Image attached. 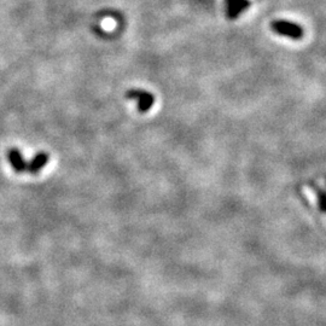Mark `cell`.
<instances>
[{
	"label": "cell",
	"instance_id": "cell-3",
	"mask_svg": "<svg viewBox=\"0 0 326 326\" xmlns=\"http://www.w3.org/2000/svg\"><path fill=\"white\" fill-rule=\"evenodd\" d=\"M8 160L15 172H27V166H28V163L25 162L21 153H19L17 149H11L8 151Z\"/></svg>",
	"mask_w": 326,
	"mask_h": 326
},
{
	"label": "cell",
	"instance_id": "cell-2",
	"mask_svg": "<svg viewBox=\"0 0 326 326\" xmlns=\"http://www.w3.org/2000/svg\"><path fill=\"white\" fill-rule=\"evenodd\" d=\"M127 98L134 99L138 102V110L140 113H146L147 110L151 109V106L154 105L155 98L154 96L145 91H139V90H132L127 93Z\"/></svg>",
	"mask_w": 326,
	"mask_h": 326
},
{
	"label": "cell",
	"instance_id": "cell-1",
	"mask_svg": "<svg viewBox=\"0 0 326 326\" xmlns=\"http://www.w3.org/2000/svg\"><path fill=\"white\" fill-rule=\"evenodd\" d=\"M272 30L277 33L279 35L289 36L291 39H300L303 35V29L300 26H297L296 23L288 22V21H273L272 22Z\"/></svg>",
	"mask_w": 326,
	"mask_h": 326
},
{
	"label": "cell",
	"instance_id": "cell-5",
	"mask_svg": "<svg viewBox=\"0 0 326 326\" xmlns=\"http://www.w3.org/2000/svg\"><path fill=\"white\" fill-rule=\"evenodd\" d=\"M228 4V16L230 17H237L238 13L243 10L245 6L249 5L247 0H227Z\"/></svg>",
	"mask_w": 326,
	"mask_h": 326
},
{
	"label": "cell",
	"instance_id": "cell-4",
	"mask_svg": "<svg viewBox=\"0 0 326 326\" xmlns=\"http://www.w3.org/2000/svg\"><path fill=\"white\" fill-rule=\"evenodd\" d=\"M50 160V156L46 153H39L36 154V156L33 159L27 166V172L30 174H36L46 166Z\"/></svg>",
	"mask_w": 326,
	"mask_h": 326
},
{
	"label": "cell",
	"instance_id": "cell-6",
	"mask_svg": "<svg viewBox=\"0 0 326 326\" xmlns=\"http://www.w3.org/2000/svg\"><path fill=\"white\" fill-rule=\"evenodd\" d=\"M317 197H318V208L320 209L321 213L326 214V192L322 190H317Z\"/></svg>",
	"mask_w": 326,
	"mask_h": 326
}]
</instances>
